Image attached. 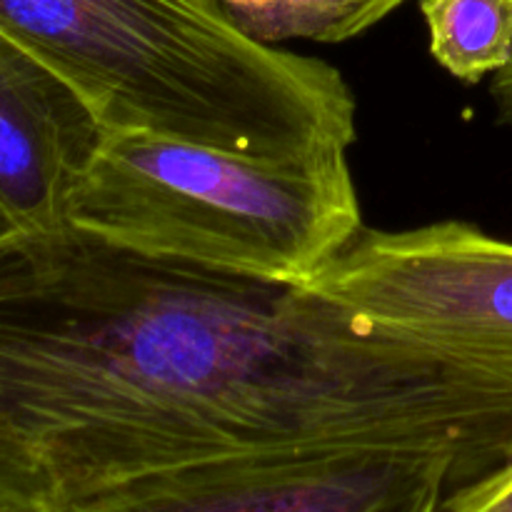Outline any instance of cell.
<instances>
[{
	"mask_svg": "<svg viewBox=\"0 0 512 512\" xmlns=\"http://www.w3.org/2000/svg\"><path fill=\"white\" fill-rule=\"evenodd\" d=\"M512 458V380L298 285L115 248L0 240V512H68L165 470L280 450Z\"/></svg>",
	"mask_w": 512,
	"mask_h": 512,
	"instance_id": "obj_1",
	"label": "cell"
},
{
	"mask_svg": "<svg viewBox=\"0 0 512 512\" xmlns=\"http://www.w3.org/2000/svg\"><path fill=\"white\" fill-rule=\"evenodd\" d=\"M430 55L475 85L512 63V0H420Z\"/></svg>",
	"mask_w": 512,
	"mask_h": 512,
	"instance_id": "obj_7",
	"label": "cell"
},
{
	"mask_svg": "<svg viewBox=\"0 0 512 512\" xmlns=\"http://www.w3.org/2000/svg\"><path fill=\"white\" fill-rule=\"evenodd\" d=\"M105 133L68 80L0 30V240L68 225Z\"/></svg>",
	"mask_w": 512,
	"mask_h": 512,
	"instance_id": "obj_6",
	"label": "cell"
},
{
	"mask_svg": "<svg viewBox=\"0 0 512 512\" xmlns=\"http://www.w3.org/2000/svg\"><path fill=\"white\" fill-rule=\"evenodd\" d=\"M305 288L388 333L512 380V243L478 225L363 228Z\"/></svg>",
	"mask_w": 512,
	"mask_h": 512,
	"instance_id": "obj_4",
	"label": "cell"
},
{
	"mask_svg": "<svg viewBox=\"0 0 512 512\" xmlns=\"http://www.w3.org/2000/svg\"><path fill=\"white\" fill-rule=\"evenodd\" d=\"M68 225L115 248L305 288L363 225L348 150L248 155L108 130Z\"/></svg>",
	"mask_w": 512,
	"mask_h": 512,
	"instance_id": "obj_3",
	"label": "cell"
},
{
	"mask_svg": "<svg viewBox=\"0 0 512 512\" xmlns=\"http://www.w3.org/2000/svg\"><path fill=\"white\" fill-rule=\"evenodd\" d=\"M398 3H400V5H403V3H405V0H398Z\"/></svg>",
	"mask_w": 512,
	"mask_h": 512,
	"instance_id": "obj_10",
	"label": "cell"
},
{
	"mask_svg": "<svg viewBox=\"0 0 512 512\" xmlns=\"http://www.w3.org/2000/svg\"><path fill=\"white\" fill-rule=\"evenodd\" d=\"M490 95H493L495 108H498V120L512 128V63L498 75H493Z\"/></svg>",
	"mask_w": 512,
	"mask_h": 512,
	"instance_id": "obj_9",
	"label": "cell"
},
{
	"mask_svg": "<svg viewBox=\"0 0 512 512\" xmlns=\"http://www.w3.org/2000/svg\"><path fill=\"white\" fill-rule=\"evenodd\" d=\"M465 483L450 450L340 445L165 470L68 512H438Z\"/></svg>",
	"mask_w": 512,
	"mask_h": 512,
	"instance_id": "obj_5",
	"label": "cell"
},
{
	"mask_svg": "<svg viewBox=\"0 0 512 512\" xmlns=\"http://www.w3.org/2000/svg\"><path fill=\"white\" fill-rule=\"evenodd\" d=\"M0 30L68 80L105 130L273 158L358 138L340 70L255 43L200 0H0Z\"/></svg>",
	"mask_w": 512,
	"mask_h": 512,
	"instance_id": "obj_2",
	"label": "cell"
},
{
	"mask_svg": "<svg viewBox=\"0 0 512 512\" xmlns=\"http://www.w3.org/2000/svg\"><path fill=\"white\" fill-rule=\"evenodd\" d=\"M445 512H512V458L445 500Z\"/></svg>",
	"mask_w": 512,
	"mask_h": 512,
	"instance_id": "obj_8",
	"label": "cell"
}]
</instances>
